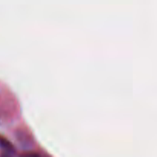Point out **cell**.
I'll use <instances>...</instances> for the list:
<instances>
[{
  "instance_id": "obj_1",
  "label": "cell",
  "mask_w": 157,
  "mask_h": 157,
  "mask_svg": "<svg viewBox=\"0 0 157 157\" xmlns=\"http://www.w3.org/2000/svg\"><path fill=\"white\" fill-rule=\"evenodd\" d=\"M0 147L5 152H7L9 153H12L15 150L12 144L8 140H6V138L2 136H0Z\"/></svg>"
}]
</instances>
